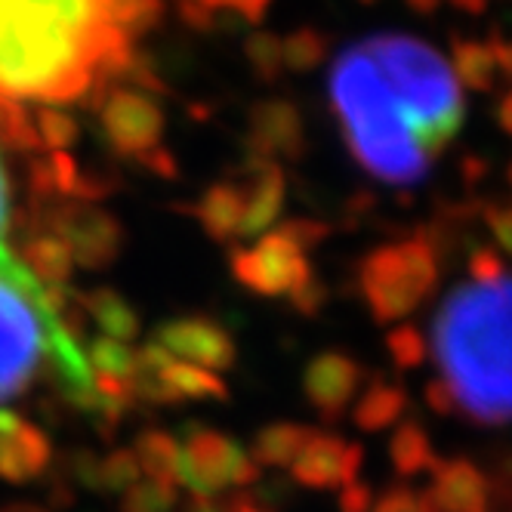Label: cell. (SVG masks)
<instances>
[{"instance_id":"1","label":"cell","mask_w":512,"mask_h":512,"mask_svg":"<svg viewBox=\"0 0 512 512\" xmlns=\"http://www.w3.org/2000/svg\"><path fill=\"white\" fill-rule=\"evenodd\" d=\"M472 278L442 303L432 349L451 408L475 423L500 426L509 417V278L488 250L472 256Z\"/></svg>"},{"instance_id":"2","label":"cell","mask_w":512,"mask_h":512,"mask_svg":"<svg viewBox=\"0 0 512 512\" xmlns=\"http://www.w3.org/2000/svg\"><path fill=\"white\" fill-rule=\"evenodd\" d=\"M62 290L38 284L10 247L0 244V405L22 395L41 371H50L71 408L93 411L87 355L59 321L56 300Z\"/></svg>"},{"instance_id":"3","label":"cell","mask_w":512,"mask_h":512,"mask_svg":"<svg viewBox=\"0 0 512 512\" xmlns=\"http://www.w3.org/2000/svg\"><path fill=\"white\" fill-rule=\"evenodd\" d=\"M331 102L355 161L392 186H417L429 173V155L395 105L386 81L361 44L340 53L331 68Z\"/></svg>"},{"instance_id":"4","label":"cell","mask_w":512,"mask_h":512,"mask_svg":"<svg viewBox=\"0 0 512 512\" xmlns=\"http://www.w3.org/2000/svg\"><path fill=\"white\" fill-rule=\"evenodd\" d=\"M361 50L371 56L395 105L432 158L457 136L463 124V99L454 68L429 44L408 34H377Z\"/></svg>"},{"instance_id":"5","label":"cell","mask_w":512,"mask_h":512,"mask_svg":"<svg viewBox=\"0 0 512 512\" xmlns=\"http://www.w3.org/2000/svg\"><path fill=\"white\" fill-rule=\"evenodd\" d=\"M62 44L99 59L105 75L127 62L130 41L108 28L102 0H0V44Z\"/></svg>"},{"instance_id":"6","label":"cell","mask_w":512,"mask_h":512,"mask_svg":"<svg viewBox=\"0 0 512 512\" xmlns=\"http://www.w3.org/2000/svg\"><path fill=\"white\" fill-rule=\"evenodd\" d=\"M438 281V253L426 238L383 244L358 269L361 297L380 324L411 315Z\"/></svg>"},{"instance_id":"7","label":"cell","mask_w":512,"mask_h":512,"mask_svg":"<svg viewBox=\"0 0 512 512\" xmlns=\"http://www.w3.org/2000/svg\"><path fill=\"white\" fill-rule=\"evenodd\" d=\"M260 475V466L235 442V438L195 429L179 445V485H189L195 497H213L229 485H250Z\"/></svg>"},{"instance_id":"8","label":"cell","mask_w":512,"mask_h":512,"mask_svg":"<svg viewBox=\"0 0 512 512\" xmlns=\"http://www.w3.org/2000/svg\"><path fill=\"white\" fill-rule=\"evenodd\" d=\"M232 272L247 290L263 297H294L312 281L306 250L284 226L260 235L253 247L238 250L232 256Z\"/></svg>"},{"instance_id":"9","label":"cell","mask_w":512,"mask_h":512,"mask_svg":"<svg viewBox=\"0 0 512 512\" xmlns=\"http://www.w3.org/2000/svg\"><path fill=\"white\" fill-rule=\"evenodd\" d=\"M99 124L108 145L133 161H149L161 152L164 112L161 105L133 87H112L99 105Z\"/></svg>"},{"instance_id":"10","label":"cell","mask_w":512,"mask_h":512,"mask_svg":"<svg viewBox=\"0 0 512 512\" xmlns=\"http://www.w3.org/2000/svg\"><path fill=\"white\" fill-rule=\"evenodd\" d=\"M47 229L62 238L71 260L84 269H105L118 260L121 226L118 219L87 201H68L47 216Z\"/></svg>"},{"instance_id":"11","label":"cell","mask_w":512,"mask_h":512,"mask_svg":"<svg viewBox=\"0 0 512 512\" xmlns=\"http://www.w3.org/2000/svg\"><path fill=\"white\" fill-rule=\"evenodd\" d=\"M155 346H161L170 358L195 364V368H204L210 374L235 364V340L223 324L204 315H186L161 324Z\"/></svg>"},{"instance_id":"12","label":"cell","mask_w":512,"mask_h":512,"mask_svg":"<svg viewBox=\"0 0 512 512\" xmlns=\"http://www.w3.org/2000/svg\"><path fill=\"white\" fill-rule=\"evenodd\" d=\"M290 466H294V479L306 488H346L358 482L361 448L337 435L315 432Z\"/></svg>"},{"instance_id":"13","label":"cell","mask_w":512,"mask_h":512,"mask_svg":"<svg viewBox=\"0 0 512 512\" xmlns=\"http://www.w3.org/2000/svg\"><path fill=\"white\" fill-rule=\"evenodd\" d=\"M50 463L47 435L25 417L0 408V479L25 485L34 482Z\"/></svg>"},{"instance_id":"14","label":"cell","mask_w":512,"mask_h":512,"mask_svg":"<svg viewBox=\"0 0 512 512\" xmlns=\"http://www.w3.org/2000/svg\"><path fill=\"white\" fill-rule=\"evenodd\" d=\"M247 142H250L253 158H260V161H272L275 155L297 158L306 142L303 118L297 108L284 99L260 102L250 115V139Z\"/></svg>"},{"instance_id":"15","label":"cell","mask_w":512,"mask_h":512,"mask_svg":"<svg viewBox=\"0 0 512 512\" xmlns=\"http://www.w3.org/2000/svg\"><path fill=\"white\" fill-rule=\"evenodd\" d=\"M361 377H364V371L349 355L321 352L309 361V368L303 374V389H306V398L318 408V414L334 420L343 414V408L358 392Z\"/></svg>"},{"instance_id":"16","label":"cell","mask_w":512,"mask_h":512,"mask_svg":"<svg viewBox=\"0 0 512 512\" xmlns=\"http://www.w3.org/2000/svg\"><path fill=\"white\" fill-rule=\"evenodd\" d=\"M244 219H241V238H260L278 219L284 207V173L275 161L253 158L238 182Z\"/></svg>"},{"instance_id":"17","label":"cell","mask_w":512,"mask_h":512,"mask_svg":"<svg viewBox=\"0 0 512 512\" xmlns=\"http://www.w3.org/2000/svg\"><path fill=\"white\" fill-rule=\"evenodd\" d=\"M426 497L435 512H491V485L469 460L435 463L432 491Z\"/></svg>"},{"instance_id":"18","label":"cell","mask_w":512,"mask_h":512,"mask_svg":"<svg viewBox=\"0 0 512 512\" xmlns=\"http://www.w3.org/2000/svg\"><path fill=\"white\" fill-rule=\"evenodd\" d=\"M195 216L204 226V232L216 241L241 238L244 201H241L238 182H216V186H210L195 204Z\"/></svg>"},{"instance_id":"19","label":"cell","mask_w":512,"mask_h":512,"mask_svg":"<svg viewBox=\"0 0 512 512\" xmlns=\"http://www.w3.org/2000/svg\"><path fill=\"white\" fill-rule=\"evenodd\" d=\"M22 266L34 275V281L44 284L47 290H59L68 284V275H71L75 260H71V253L62 244V238H56L50 229H44V232H34L25 241Z\"/></svg>"},{"instance_id":"20","label":"cell","mask_w":512,"mask_h":512,"mask_svg":"<svg viewBox=\"0 0 512 512\" xmlns=\"http://www.w3.org/2000/svg\"><path fill=\"white\" fill-rule=\"evenodd\" d=\"M454 62L460 78L472 90H491L497 71L509 68V50L503 41L494 44H479V41H454Z\"/></svg>"},{"instance_id":"21","label":"cell","mask_w":512,"mask_h":512,"mask_svg":"<svg viewBox=\"0 0 512 512\" xmlns=\"http://www.w3.org/2000/svg\"><path fill=\"white\" fill-rule=\"evenodd\" d=\"M87 315L96 321V327L102 331L105 340H115V343H130L139 334V315L136 309L121 297L115 290L99 287L93 290L90 297H84Z\"/></svg>"},{"instance_id":"22","label":"cell","mask_w":512,"mask_h":512,"mask_svg":"<svg viewBox=\"0 0 512 512\" xmlns=\"http://www.w3.org/2000/svg\"><path fill=\"white\" fill-rule=\"evenodd\" d=\"M315 432L300 423H272L253 442V463L256 466H290L303 451Z\"/></svg>"},{"instance_id":"23","label":"cell","mask_w":512,"mask_h":512,"mask_svg":"<svg viewBox=\"0 0 512 512\" xmlns=\"http://www.w3.org/2000/svg\"><path fill=\"white\" fill-rule=\"evenodd\" d=\"M133 457L145 479H155L164 485H179V442L167 432H142L136 438Z\"/></svg>"},{"instance_id":"24","label":"cell","mask_w":512,"mask_h":512,"mask_svg":"<svg viewBox=\"0 0 512 512\" xmlns=\"http://www.w3.org/2000/svg\"><path fill=\"white\" fill-rule=\"evenodd\" d=\"M405 408H408V398H405V392H401L398 386L374 383L368 392L358 398L352 417H355V423L364 432H383V429H389L401 417V411H405Z\"/></svg>"},{"instance_id":"25","label":"cell","mask_w":512,"mask_h":512,"mask_svg":"<svg viewBox=\"0 0 512 512\" xmlns=\"http://www.w3.org/2000/svg\"><path fill=\"white\" fill-rule=\"evenodd\" d=\"M389 454H392V463H395V469L401 475H417L420 469L435 466V454H432V445H429V435L417 423L398 426V432L392 435Z\"/></svg>"},{"instance_id":"26","label":"cell","mask_w":512,"mask_h":512,"mask_svg":"<svg viewBox=\"0 0 512 512\" xmlns=\"http://www.w3.org/2000/svg\"><path fill=\"white\" fill-rule=\"evenodd\" d=\"M102 10H105L108 28H115L130 41L133 34L155 25L161 4L158 0H102Z\"/></svg>"},{"instance_id":"27","label":"cell","mask_w":512,"mask_h":512,"mask_svg":"<svg viewBox=\"0 0 512 512\" xmlns=\"http://www.w3.org/2000/svg\"><path fill=\"white\" fill-rule=\"evenodd\" d=\"M84 479L102 491H127L136 479H142V472H139V463L133 457V451H118L112 457H105V460H93L90 463V472L84 475Z\"/></svg>"},{"instance_id":"28","label":"cell","mask_w":512,"mask_h":512,"mask_svg":"<svg viewBox=\"0 0 512 512\" xmlns=\"http://www.w3.org/2000/svg\"><path fill=\"white\" fill-rule=\"evenodd\" d=\"M176 503V488L155 482V479H136L124 491L121 512H170Z\"/></svg>"},{"instance_id":"29","label":"cell","mask_w":512,"mask_h":512,"mask_svg":"<svg viewBox=\"0 0 512 512\" xmlns=\"http://www.w3.org/2000/svg\"><path fill=\"white\" fill-rule=\"evenodd\" d=\"M324 50H327V41L318 31L300 28V31L290 34L287 41H281V62H284V68L309 71L324 59Z\"/></svg>"},{"instance_id":"30","label":"cell","mask_w":512,"mask_h":512,"mask_svg":"<svg viewBox=\"0 0 512 512\" xmlns=\"http://www.w3.org/2000/svg\"><path fill=\"white\" fill-rule=\"evenodd\" d=\"M31 124H34V133H38V142L53 152L68 149L71 142H78V121L68 112H59V108H44Z\"/></svg>"},{"instance_id":"31","label":"cell","mask_w":512,"mask_h":512,"mask_svg":"<svg viewBox=\"0 0 512 512\" xmlns=\"http://www.w3.org/2000/svg\"><path fill=\"white\" fill-rule=\"evenodd\" d=\"M247 59H250L256 75L272 81L278 71L284 68V62H281V41L275 38V34H253V38L247 41Z\"/></svg>"},{"instance_id":"32","label":"cell","mask_w":512,"mask_h":512,"mask_svg":"<svg viewBox=\"0 0 512 512\" xmlns=\"http://www.w3.org/2000/svg\"><path fill=\"white\" fill-rule=\"evenodd\" d=\"M386 346H389L395 364H401V368H417L426 355V343L414 327H398V331H392Z\"/></svg>"},{"instance_id":"33","label":"cell","mask_w":512,"mask_h":512,"mask_svg":"<svg viewBox=\"0 0 512 512\" xmlns=\"http://www.w3.org/2000/svg\"><path fill=\"white\" fill-rule=\"evenodd\" d=\"M371 512H435V509L426 494L411 488H395L377 506H371Z\"/></svg>"},{"instance_id":"34","label":"cell","mask_w":512,"mask_h":512,"mask_svg":"<svg viewBox=\"0 0 512 512\" xmlns=\"http://www.w3.org/2000/svg\"><path fill=\"white\" fill-rule=\"evenodd\" d=\"M192 4L204 13H216V10H229V13H238L244 19H260L269 7V0H192Z\"/></svg>"},{"instance_id":"35","label":"cell","mask_w":512,"mask_h":512,"mask_svg":"<svg viewBox=\"0 0 512 512\" xmlns=\"http://www.w3.org/2000/svg\"><path fill=\"white\" fill-rule=\"evenodd\" d=\"M340 509L343 512H371V491L361 482H352L340 494Z\"/></svg>"},{"instance_id":"36","label":"cell","mask_w":512,"mask_h":512,"mask_svg":"<svg viewBox=\"0 0 512 512\" xmlns=\"http://www.w3.org/2000/svg\"><path fill=\"white\" fill-rule=\"evenodd\" d=\"M488 223H494L497 241L509 247V210H488Z\"/></svg>"},{"instance_id":"37","label":"cell","mask_w":512,"mask_h":512,"mask_svg":"<svg viewBox=\"0 0 512 512\" xmlns=\"http://www.w3.org/2000/svg\"><path fill=\"white\" fill-rule=\"evenodd\" d=\"M7 219H10V192H7V176H4V167H0V244H4Z\"/></svg>"},{"instance_id":"38","label":"cell","mask_w":512,"mask_h":512,"mask_svg":"<svg viewBox=\"0 0 512 512\" xmlns=\"http://www.w3.org/2000/svg\"><path fill=\"white\" fill-rule=\"evenodd\" d=\"M454 4H457L460 10H466V13H482L488 0H454Z\"/></svg>"},{"instance_id":"39","label":"cell","mask_w":512,"mask_h":512,"mask_svg":"<svg viewBox=\"0 0 512 512\" xmlns=\"http://www.w3.org/2000/svg\"><path fill=\"white\" fill-rule=\"evenodd\" d=\"M408 4H411L414 10H420V13H432V10L438 7V0H408Z\"/></svg>"},{"instance_id":"40","label":"cell","mask_w":512,"mask_h":512,"mask_svg":"<svg viewBox=\"0 0 512 512\" xmlns=\"http://www.w3.org/2000/svg\"><path fill=\"white\" fill-rule=\"evenodd\" d=\"M0 512H47V509H38V506H31V503H19V506H7V509H0Z\"/></svg>"},{"instance_id":"41","label":"cell","mask_w":512,"mask_h":512,"mask_svg":"<svg viewBox=\"0 0 512 512\" xmlns=\"http://www.w3.org/2000/svg\"><path fill=\"white\" fill-rule=\"evenodd\" d=\"M241 512H263V509H253V506H244Z\"/></svg>"},{"instance_id":"42","label":"cell","mask_w":512,"mask_h":512,"mask_svg":"<svg viewBox=\"0 0 512 512\" xmlns=\"http://www.w3.org/2000/svg\"><path fill=\"white\" fill-rule=\"evenodd\" d=\"M364 4H374V0H364Z\"/></svg>"}]
</instances>
